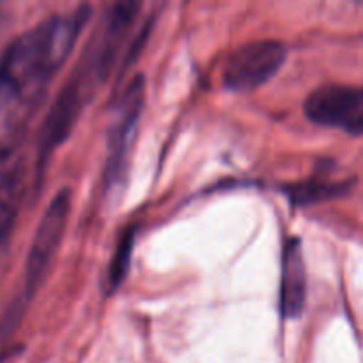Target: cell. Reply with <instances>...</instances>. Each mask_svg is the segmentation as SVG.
Masks as SVG:
<instances>
[{
    "instance_id": "6da1fadb",
    "label": "cell",
    "mask_w": 363,
    "mask_h": 363,
    "mask_svg": "<svg viewBox=\"0 0 363 363\" xmlns=\"http://www.w3.org/2000/svg\"><path fill=\"white\" fill-rule=\"evenodd\" d=\"M89 14V6H80L73 13L55 14L18 35L0 59V78L16 96L45 87L69 57Z\"/></svg>"
},
{
    "instance_id": "7a4b0ae2",
    "label": "cell",
    "mask_w": 363,
    "mask_h": 363,
    "mask_svg": "<svg viewBox=\"0 0 363 363\" xmlns=\"http://www.w3.org/2000/svg\"><path fill=\"white\" fill-rule=\"evenodd\" d=\"M145 98L144 77L138 74L128 84L119 101L113 106L112 121L108 128L106 140V163H105V188L116 191L123 186L128 172L131 149L137 137L138 123H140L142 106Z\"/></svg>"
},
{
    "instance_id": "3957f363",
    "label": "cell",
    "mask_w": 363,
    "mask_h": 363,
    "mask_svg": "<svg viewBox=\"0 0 363 363\" xmlns=\"http://www.w3.org/2000/svg\"><path fill=\"white\" fill-rule=\"evenodd\" d=\"M69 209L71 191L67 188H62L52 199L46 211L43 213V218L32 238L30 248H28L27 262H25V300H32L35 296L52 268V262L62 243L64 233H66Z\"/></svg>"
},
{
    "instance_id": "277c9868",
    "label": "cell",
    "mask_w": 363,
    "mask_h": 363,
    "mask_svg": "<svg viewBox=\"0 0 363 363\" xmlns=\"http://www.w3.org/2000/svg\"><path fill=\"white\" fill-rule=\"evenodd\" d=\"M94 91V85L77 69L59 91L55 101L50 106L48 116L43 123L41 135H39L38 177L41 176V172H45L43 169H45L52 152L69 137L82 110L91 101Z\"/></svg>"
},
{
    "instance_id": "5b68a950",
    "label": "cell",
    "mask_w": 363,
    "mask_h": 363,
    "mask_svg": "<svg viewBox=\"0 0 363 363\" xmlns=\"http://www.w3.org/2000/svg\"><path fill=\"white\" fill-rule=\"evenodd\" d=\"M287 59L282 41H252L233 52L223 66V87L233 92H250L272 80Z\"/></svg>"
},
{
    "instance_id": "8992f818",
    "label": "cell",
    "mask_w": 363,
    "mask_h": 363,
    "mask_svg": "<svg viewBox=\"0 0 363 363\" xmlns=\"http://www.w3.org/2000/svg\"><path fill=\"white\" fill-rule=\"evenodd\" d=\"M303 108L314 124L363 135V87L321 85L307 96Z\"/></svg>"
},
{
    "instance_id": "52a82bcc",
    "label": "cell",
    "mask_w": 363,
    "mask_h": 363,
    "mask_svg": "<svg viewBox=\"0 0 363 363\" xmlns=\"http://www.w3.org/2000/svg\"><path fill=\"white\" fill-rule=\"evenodd\" d=\"M307 301V269L298 238L287 240L280 273V312L286 319L300 318Z\"/></svg>"
},
{
    "instance_id": "ba28073f",
    "label": "cell",
    "mask_w": 363,
    "mask_h": 363,
    "mask_svg": "<svg viewBox=\"0 0 363 363\" xmlns=\"http://www.w3.org/2000/svg\"><path fill=\"white\" fill-rule=\"evenodd\" d=\"M27 188V170L21 158L11 160L0 169V245L9 238Z\"/></svg>"
},
{
    "instance_id": "9c48e42d",
    "label": "cell",
    "mask_w": 363,
    "mask_h": 363,
    "mask_svg": "<svg viewBox=\"0 0 363 363\" xmlns=\"http://www.w3.org/2000/svg\"><path fill=\"white\" fill-rule=\"evenodd\" d=\"M351 186H353L351 181L307 179L287 186L286 194L294 206H312L323 201L344 197L350 194Z\"/></svg>"
},
{
    "instance_id": "30bf717a",
    "label": "cell",
    "mask_w": 363,
    "mask_h": 363,
    "mask_svg": "<svg viewBox=\"0 0 363 363\" xmlns=\"http://www.w3.org/2000/svg\"><path fill=\"white\" fill-rule=\"evenodd\" d=\"M135 234L137 229H128L121 236L119 243H117L116 252L112 255V261L108 266V279H106V287L108 293H116L121 286H123L124 279L128 277V269H130L131 254H133V245H135Z\"/></svg>"
}]
</instances>
